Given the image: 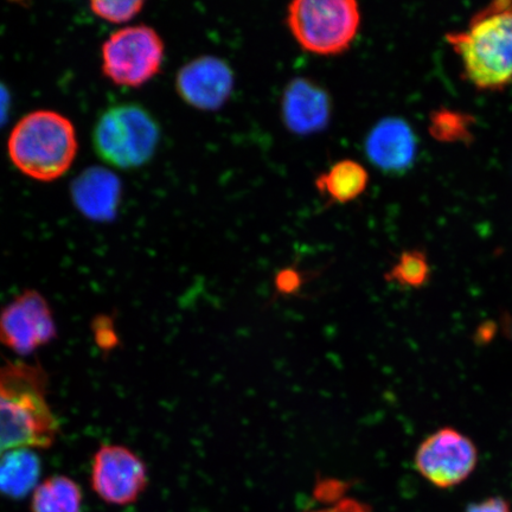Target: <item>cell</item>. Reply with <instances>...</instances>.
I'll use <instances>...</instances> for the list:
<instances>
[{
  "mask_svg": "<svg viewBox=\"0 0 512 512\" xmlns=\"http://www.w3.org/2000/svg\"><path fill=\"white\" fill-rule=\"evenodd\" d=\"M278 285L284 291L293 290L298 285V275L293 271H285L283 274H280Z\"/></svg>",
  "mask_w": 512,
  "mask_h": 512,
  "instance_id": "cell-23",
  "label": "cell"
},
{
  "mask_svg": "<svg viewBox=\"0 0 512 512\" xmlns=\"http://www.w3.org/2000/svg\"><path fill=\"white\" fill-rule=\"evenodd\" d=\"M102 70L114 85L137 88L160 72L164 43L155 30L136 25L113 32L101 50Z\"/></svg>",
  "mask_w": 512,
  "mask_h": 512,
  "instance_id": "cell-6",
  "label": "cell"
},
{
  "mask_svg": "<svg viewBox=\"0 0 512 512\" xmlns=\"http://www.w3.org/2000/svg\"><path fill=\"white\" fill-rule=\"evenodd\" d=\"M177 91L185 102L203 111H214L226 104L234 87V74L228 64L204 56L179 70Z\"/></svg>",
  "mask_w": 512,
  "mask_h": 512,
  "instance_id": "cell-10",
  "label": "cell"
},
{
  "mask_svg": "<svg viewBox=\"0 0 512 512\" xmlns=\"http://www.w3.org/2000/svg\"><path fill=\"white\" fill-rule=\"evenodd\" d=\"M501 328L504 335L512 342V315H510V313H503L501 317Z\"/></svg>",
  "mask_w": 512,
  "mask_h": 512,
  "instance_id": "cell-25",
  "label": "cell"
},
{
  "mask_svg": "<svg viewBox=\"0 0 512 512\" xmlns=\"http://www.w3.org/2000/svg\"><path fill=\"white\" fill-rule=\"evenodd\" d=\"M355 0H297L288 6L287 25L303 49L317 55L344 53L360 29Z\"/></svg>",
  "mask_w": 512,
  "mask_h": 512,
  "instance_id": "cell-4",
  "label": "cell"
},
{
  "mask_svg": "<svg viewBox=\"0 0 512 512\" xmlns=\"http://www.w3.org/2000/svg\"><path fill=\"white\" fill-rule=\"evenodd\" d=\"M9 156L16 168L36 181L62 177L78 155L72 121L53 111L25 115L11 132Z\"/></svg>",
  "mask_w": 512,
  "mask_h": 512,
  "instance_id": "cell-3",
  "label": "cell"
},
{
  "mask_svg": "<svg viewBox=\"0 0 512 512\" xmlns=\"http://www.w3.org/2000/svg\"><path fill=\"white\" fill-rule=\"evenodd\" d=\"M147 469L142 458L125 446L105 445L95 453L92 488L108 504L127 505L146 489Z\"/></svg>",
  "mask_w": 512,
  "mask_h": 512,
  "instance_id": "cell-9",
  "label": "cell"
},
{
  "mask_svg": "<svg viewBox=\"0 0 512 512\" xmlns=\"http://www.w3.org/2000/svg\"><path fill=\"white\" fill-rule=\"evenodd\" d=\"M498 326L496 323L485 322L478 326L475 332V343L478 345H486L494 339Z\"/></svg>",
  "mask_w": 512,
  "mask_h": 512,
  "instance_id": "cell-22",
  "label": "cell"
},
{
  "mask_svg": "<svg viewBox=\"0 0 512 512\" xmlns=\"http://www.w3.org/2000/svg\"><path fill=\"white\" fill-rule=\"evenodd\" d=\"M74 200L85 215L94 220L110 219L120 195L118 178L102 169L88 170L75 182Z\"/></svg>",
  "mask_w": 512,
  "mask_h": 512,
  "instance_id": "cell-13",
  "label": "cell"
},
{
  "mask_svg": "<svg viewBox=\"0 0 512 512\" xmlns=\"http://www.w3.org/2000/svg\"><path fill=\"white\" fill-rule=\"evenodd\" d=\"M56 337L53 311L41 293L25 291L0 313V343L17 355H30Z\"/></svg>",
  "mask_w": 512,
  "mask_h": 512,
  "instance_id": "cell-8",
  "label": "cell"
},
{
  "mask_svg": "<svg viewBox=\"0 0 512 512\" xmlns=\"http://www.w3.org/2000/svg\"><path fill=\"white\" fill-rule=\"evenodd\" d=\"M41 459L31 448H16L0 457V494L24 498L37 488Z\"/></svg>",
  "mask_w": 512,
  "mask_h": 512,
  "instance_id": "cell-14",
  "label": "cell"
},
{
  "mask_svg": "<svg viewBox=\"0 0 512 512\" xmlns=\"http://www.w3.org/2000/svg\"><path fill=\"white\" fill-rule=\"evenodd\" d=\"M430 278L431 267L427 255L420 249L403 252L392 270L386 274L388 283L409 288L424 287Z\"/></svg>",
  "mask_w": 512,
  "mask_h": 512,
  "instance_id": "cell-18",
  "label": "cell"
},
{
  "mask_svg": "<svg viewBox=\"0 0 512 512\" xmlns=\"http://www.w3.org/2000/svg\"><path fill=\"white\" fill-rule=\"evenodd\" d=\"M447 42L463 63L465 79L480 91H503L512 83V0H499L472 17Z\"/></svg>",
  "mask_w": 512,
  "mask_h": 512,
  "instance_id": "cell-2",
  "label": "cell"
},
{
  "mask_svg": "<svg viewBox=\"0 0 512 512\" xmlns=\"http://www.w3.org/2000/svg\"><path fill=\"white\" fill-rule=\"evenodd\" d=\"M82 491L66 476H54L37 486L31 499L32 512H80Z\"/></svg>",
  "mask_w": 512,
  "mask_h": 512,
  "instance_id": "cell-16",
  "label": "cell"
},
{
  "mask_svg": "<svg viewBox=\"0 0 512 512\" xmlns=\"http://www.w3.org/2000/svg\"><path fill=\"white\" fill-rule=\"evenodd\" d=\"M57 432L43 369L27 363L0 367V457L16 448L53 446Z\"/></svg>",
  "mask_w": 512,
  "mask_h": 512,
  "instance_id": "cell-1",
  "label": "cell"
},
{
  "mask_svg": "<svg viewBox=\"0 0 512 512\" xmlns=\"http://www.w3.org/2000/svg\"><path fill=\"white\" fill-rule=\"evenodd\" d=\"M144 8V2H93V14L106 22L121 24L130 22Z\"/></svg>",
  "mask_w": 512,
  "mask_h": 512,
  "instance_id": "cell-19",
  "label": "cell"
},
{
  "mask_svg": "<svg viewBox=\"0 0 512 512\" xmlns=\"http://www.w3.org/2000/svg\"><path fill=\"white\" fill-rule=\"evenodd\" d=\"M10 107V95L2 83H0V125H2L8 117Z\"/></svg>",
  "mask_w": 512,
  "mask_h": 512,
  "instance_id": "cell-24",
  "label": "cell"
},
{
  "mask_svg": "<svg viewBox=\"0 0 512 512\" xmlns=\"http://www.w3.org/2000/svg\"><path fill=\"white\" fill-rule=\"evenodd\" d=\"M478 459V448L472 439L456 428L444 427L421 441L414 464L427 482L439 489H450L472 475Z\"/></svg>",
  "mask_w": 512,
  "mask_h": 512,
  "instance_id": "cell-7",
  "label": "cell"
},
{
  "mask_svg": "<svg viewBox=\"0 0 512 512\" xmlns=\"http://www.w3.org/2000/svg\"><path fill=\"white\" fill-rule=\"evenodd\" d=\"M331 101L323 88L306 79L293 80L283 100L285 124L298 134L322 131L330 119Z\"/></svg>",
  "mask_w": 512,
  "mask_h": 512,
  "instance_id": "cell-12",
  "label": "cell"
},
{
  "mask_svg": "<svg viewBox=\"0 0 512 512\" xmlns=\"http://www.w3.org/2000/svg\"><path fill=\"white\" fill-rule=\"evenodd\" d=\"M465 512H512V509L507 499L495 496L470 504Z\"/></svg>",
  "mask_w": 512,
  "mask_h": 512,
  "instance_id": "cell-20",
  "label": "cell"
},
{
  "mask_svg": "<svg viewBox=\"0 0 512 512\" xmlns=\"http://www.w3.org/2000/svg\"><path fill=\"white\" fill-rule=\"evenodd\" d=\"M366 152L377 168L386 172L407 171L418 153V138L411 125L401 118H386L370 131Z\"/></svg>",
  "mask_w": 512,
  "mask_h": 512,
  "instance_id": "cell-11",
  "label": "cell"
},
{
  "mask_svg": "<svg viewBox=\"0 0 512 512\" xmlns=\"http://www.w3.org/2000/svg\"><path fill=\"white\" fill-rule=\"evenodd\" d=\"M475 121V117L471 114L440 108L431 114L428 131L439 143L471 144L473 142L471 128Z\"/></svg>",
  "mask_w": 512,
  "mask_h": 512,
  "instance_id": "cell-17",
  "label": "cell"
},
{
  "mask_svg": "<svg viewBox=\"0 0 512 512\" xmlns=\"http://www.w3.org/2000/svg\"><path fill=\"white\" fill-rule=\"evenodd\" d=\"M160 131L151 114L137 105L110 108L94 130V147L106 163L120 169L149 162L159 143Z\"/></svg>",
  "mask_w": 512,
  "mask_h": 512,
  "instance_id": "cell-5",
  "label": "cell"
},
{
  "mask_svg": "<svg viewBox=\"0 0 512 512\" xmlns=\"http://www.w3.org/2000/svg\"><path fill=\"white\" fill-rule=\"evenodd\" d=\"M368 182L369 175L364 166L355 160L345 159L318 177L317 188L332 202L348 203L363 194Z\"/></svg>",
  "mask_w": 512,
  "mask_h": 512,
  "instance_id": "cell-15",
  "label": "cell"
},
{
  "mask_svg": "<svg viewBox=\"0 0 512 512\" xmlns=\"http://www.w3.org/2000/svg\"><path fill=\"white\" fill-rule=\"evenodd\" d=\"M310 512H370L367 504H364L354 498H342L338 502L332 503L330 507L313 510Z\"/></svg>",
  "mask_w": 512,
  "mask_h": 512,
  "instance_id": "cell-21",
  "label": "cell"
}]
</instances>
